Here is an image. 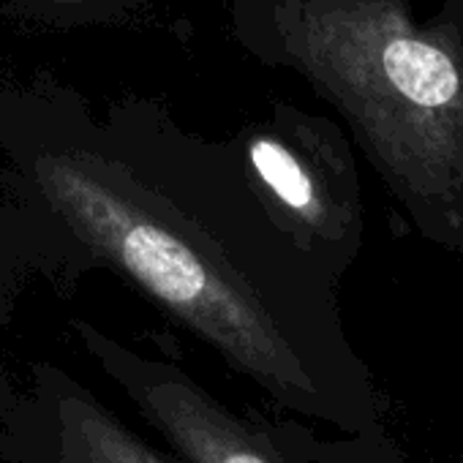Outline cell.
Instances as JSON below:
<instances>
[{
  "mask_svg": "<svg viewBox=\"0 0 463 463\" xmlns=\"http://www.w3.org/2000/svg\"><path fill=\"white\" fill-rule=\"evenodd\" d=\"M4 194L44 232L58 287L107 268L279 403L311 409L317 379L287 319L279 218L235 142H204L161 109L96 115L74 90H0Z\"/></svg>",
  "mask_w": 463,
  "mask_h": 463,
  "instance_id": "cell-1",
  "label": "cell"
},
{
  "mask_svg": "<svg viewBox=\"0 0 463 463\" xmlns=\"http://www.w3.org/2000/svg\"><path fill=\"white\" fill-rule=\"evenodd\" d=\"M85 352L183 463H289L273 436L196 384L183 365L142 354L101 327L71 322Z\"/></svg>",
  "mask_w": 463,
  "mask_h": 463,
  "instance_id": "cell-2",
  "label": "cell"
},
{
  "mask_svg": "<svg viewBox=\"0 0 463 463\" xmlns=\"http://www.w3.org/2000/svg\"><path fill=\"white\" fill-rule=\"evenodd\" d=\"M0 463H169L66 371L39 363L0 403Z\"/></svg>",
  "mask_w": 463,
  "mask_h": 463,
  "instance_id": "cell-3",
  "label": "cell"
},
{
  "mask_svg": "<svg viewBox=\"0 0 463 463\" xmlns=\"http://www.w3.org/2000/svg\"><path fill=\"white\" fill-rule=\"evenodd\" d=\"M58 287V257L44 232L6 196L0 199V325H6L31 281Z\"/></svg>",
  "mask_w": 463,
  "mask_h": 463,
  "instance_id": "cell-4",
  "label": "cell"
},
{
  "mask_svg": "<svg viewBox=\"0 0 463 463\" xmlns=\"http://www.w3.org/2000/svg\"><path fill=\"white\" fill-rule=\"evenodd\" d=\"M390 82L420 107H441L458 90V74L449 58L422 42L398 39L382 55Z\"/></svg>",
  "mask_w": 463,
  "mask_h": 463,
  "instance_id": "cell-5",
  "label": "cell"
},
{
  "mask_svg": "<svg viewBox=\"0 0 463 463\" xmlns=\"http://www.w3.org/2000/svg\"><path fill=\"white\" fill-rule=\"evenodd\" d=\"M0 330H4V325H0ZM14 390V384L9 382V373H6V365H4V357H0V403H4V398Z\"/></svg>",
  "mask_w": 463,
  "mask_h": 463,
  "instance_id": "cell-6",
  "label": "cell"
}]
</instances>
